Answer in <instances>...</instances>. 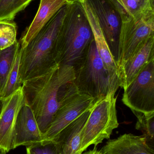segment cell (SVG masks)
Returning a JSON list of instances; mask_svg holds the SVG:
<instances>
[{"label": "cell", "mask_w": 154, "mask_h": 154, "mask_svg": "<svg viewBox=\"0 0 154 154\" xmlns=\"http://www.w3.org/2000/svg\"><path fill=\"white\" fill-rule=\"evenodd\" d=\"M75 79L73 66L58 65L45 74L22 84L24 100L33 111L42 135L58 110L61 89Z\"/></svg>", "instance_id": "obj_1"}, {"label": "cell", "mask_w": 154, "mask_h": 154, "mask_svg": "<svg viewBox=\"0 0 154 154\" xmlns=\"http://www.w3.org/2000/svg\"><path fill=\"white\" fill-rule=\"evenodd\" d=\"M93 32L81 3L67 5L56 48V62L74 68L80 63L94 40Z\"/></svg>", "instance_id": "obj_2"}, {"label": "cell", "mask_w": 154, "mask_h": 154, "mask_svg": "<svg viewBox=\"0 0 154 154\" xmlns=\"http://www.w3.org/2000/svg\"><path fill=\"white\" fill-rule=\"evenodd\" d=\"M67 5L52 17L25 48H21L19 79L21 84L29 79L45 74L58 65L56 43Z\"/></svg>", "instance_id": "obj_3"}, {"label": "cell", "mask_w": 154, "mask_h": 154, "mask_svg": "<svg viewBox=\"0 0 154 154\" xmlns=\"http://www.w3.org/2000/svg\"><path fill=\"white\" fill-rule=\"evenodd\" d=\"M74 82L79 91L99 100L116 93L119 84L113 80L105 68L93 41L80 63L75 67Z\"/></svg>", "instance_id": "obj_4"}, {"label": "cell", "mask_w": 154, "mask_h": 154, "mask_svg": "<svg viewBox=\"0 0 154 154\" xmlns=\"http://www.w3.org/2000/svg\"><path fill=\"white\" fill-rule=\"evenodd\" d=\"M115 92L98 100L91 108L83 128L80 148V154L91 146L97 147L105 139H109L113 131L119 125Z\"/></svg>", "instance_id": "obj_5"}, {"label": "cell", "mask_w": 154, "mask_h": 154, "mask_svg": "<svg viewBox=\"0 0 154 154\" xmlns=\"http://www.w3.org/2000/svg\"><path fill=\"white\" fill-rule=\"evenodd\" d=\"M97 100L80 92L74 81L63 86L59 92L58 108L43 134V141H53L66 127L91 109Z\"/></svg>", "instance_id": "obj_6"}, {"label": "cell", "mask_w": 154, "mask_h": 154, "mask_svg": "<svg viewBox=\"0 0 154 154\" xmlns=\"http://www.w3.org/2000/svg\"><path fill=\"white\" fill-rule=\"evenodd\" d=\"M154 37V11L137 18L122 21L117 61L118 70L149 39Z\"/></svg>", "instance_id": "obj_7"}, {"label": "cell", "mask_w": 154, "mask_h": 154, "mask_svg": "<svg viewBox=\"0 0 154 154\" xmlns=\"http://www.w3.org/2000/svg\"><path fill=\"white\" fill-rule=\"evenodd\" d=\"M122 101L134 113L154 112V60L124 90Z\"/></svg>", "instance_id": "obj_8"}, {"label": "cell", "mask_w": 154, "mask_h": 154, "mask_svg": "<svg viewBox=\"0 0 154 154\" xmlns=\"http://www.w3.org/2000/svg\"><path fill=\"white\" fill-rule=\"evenodd\" d=\"M97 19L103 35L115 61L118 57V39L122 20L109 0H86Z\"/></svg>", "instance_id": "obj_9"}, {"label": "cell", "mask_w": 154, "mask_h": 154, "mask_svg": "<svg viewBox=\"0 0 154 154\" xmlns=\"http://www.w3.org/2000/svg\"><path fill=\"white\" fill-rule=\"evenodd\" d=\"M24 102L22 86L11 95L3 99L0 114V154H6L13 149L15 124Z\"/></svg>", "instance_id": "obj_10"}, {"label": "cell", "mask_w": 154, "mask_h": 154, "mask_svg": "<svg viewBox=\"0 0 154 154\" xmlns=\"http://www.w3.org/2000/svg\"><path fill=\"white\" fill-rule=\"evenodd\" d=\"M43 141L33 111L24 100L15 124L13 141V149L18 146H28Z\"/></svg>", "instance_id": "obj_11"}, {"label": "cell", "mask_w": 154, "mask_h": 154, "mask_svg": "<svg viewBox=\"0 0 154 154\" xmlns=\"http://www.w3.org/2000/svg\"><path fill=\"white\" fill-rule=\"evenodd\" d=\"M75 2L73 0H40L39 9L32 22L25 29L19 42L24 49L63 6Z\"/></svg>", "instance_id": "obj_12"}, {"label": "cell", "mask_w": 154, "mask_h": 154, "mask_svg": "<svg viewBox=\"0 0 154 154\" xmlns=\"http://www.w3.org/2000/svg\"><path fill=\"white\" fill-rule=\"evenodd\" d=\"M154 60V37L149 39L118 70L119 87L124 90L144 68Z\"/></svg>", "instance_id": "obj_13"}, {"label": "cell", "mask_w": 154, "mask_h": 154, "mask_svg": "<svg viewBox=\"0 0 154 154\" xmlns=\"http://www.w3.org/2000/svg\"><path fill=\"white\" fill-rule=\"evenodd\" d=\"M81 4L90 23L95 44L99 57L112 79L119 85V74L116 61L111 53L96 15L86 0Z\"/></svg>", "instance_id": "obj_14"}, {"label": "cell", "mask_w": 154, "mask_h": 154, "mask_svg": "<svg viewBox=\"0 0 154 154\" xmlns=\"http://www.w3.org/2000/svg\"><path fill=\"white\" fill-rule=\"evenodd\" d=\"M91 108L66 127L53 140L57 145L58 154H80L82 130Z\"/></svg>", "instance_id": "obj_15"}, {"label": "cell", "mask_w": 154, "mask_h": 154, "mask_svg": "<svg viewBox=\"0 0 154 154\" xmlns=\"http://www.w3.org/2000/svg\"><path fill=\"white\" fill-rule=\"evenodd\" d=\"M102 154H154L143 135L125 134L108 141L100 149Z\"/></svg>", "instance_id": "obj_16"}, {"label": "cell", "mask_w": 154, "mask_h": 154, "mask_svg": "<svg viewBox=\"0 0 154 154\" xmlns=\"http://www.w3.org/2000/svg\"><path fill=\"white\" fill-rule=\"evenodd\" d=\"M119 13L122 21L137 18L154 11V0H109Z\"/></svg>", "instance_id": "obj_17"}, {"label": "cell", "mask_w": 154, "mask_h": 154, "mask_svg": "<svg viewBox=\"0 0 154 154\" xmlns=\"http://www.w3.org/2000/svg\"><path fill=\"white\" fill-rule=\"evenodd\" d=\"M20 47V42L18 41L9 48L0 50V94L4 87L13 65L16 53Z\"/></svg>", "instance_id": "obj_18"}, {"label": "cell", "mask_w": 154, "mask_h": 154, "mask_svg": "<svg viewBox=\"0 0 154 154\" xmlns=\"http://www.w3.org/2000/svg\"><path fill=\"white\" fill-rule=\"evenodd\" d=\"M21 49L20 47L16 53L13 65L8 75L3 89L0 94V97L4 99L7 97L21 86L19 79Z\"/></svg>", "instance_id": "obj_19"}, {"label": "cell", "mask_w": 154, "mask_h": 154, "mask_svg": "<svg viewBox=\"0 0 154 154\" xmlns=\"http://www.w3.org/2000/svg\"><path fill=\"white\" fill-rule=\"evenodd\" d=\"M33 0H0V20H14Z\"/></svg>", "instance_id": "obj_20"}, {"label": "cell", "mask_w": 154, "mask_h": 154, "mask_svg": "<svg viewBox=\"0 0 154 154\" xmlns=\"http://www.w3.org/2000/svg\"><path fill=\"white\" fill-rule=\"evenodd\" d=\"M134 114L137 118L136 128L143 133L147 144L154 149V112Z\"/></svg>", "instance_id": "obj_21"}, {"label": "cell", "mask_w": 154, "mask_h": 154, "mask_svg": "<svg viewBox=\"0 0 154 154\" xmlns=\"http://www.w3.org/2000/svg\"><path fill=\"white\" fill-rule=\"evenodd\" d=\"M17 26L14 20H0V50H4L17 42Z\"/></svg>", "instance_id": "obj_22"}, {"label": "cell", "mask_w": 154, "mask_h": 154, "mask_svg": "<svg viewBox=\"0 0 154 154\" xmlns=\"http://www.w3.org/2000/svg\"><path fill=\"white\" fill-rule=\"evenodd\" d=\"M26 154H58L54 141H42L26 146Z\"/></svg>", "instance_id": "obj_23"}, {"label": "cell", "mask_w": 154, "mask_h": 154, "mask_svg": "<svg viewBox=\"0 0 154 154\" xmlns=\"http://www.w3.org/2000/svg\"><path fill=\"white\" fill-rule=\"evenodd\" d=\"M81 154H102L100 150H98L97 147H94L93 149L86 152H83Z\"/></svg>", "instance_id": "obj_24"}, {"label": "cell", "mask_w": 154, "mask_h": 154, "mask_svg": "<svg viewBox=\"0 0 154 154\" xmlns=\"http://www.w3.org/2000/svg\"><path fill=\"white\" fill-rule=\"evenodd\" d=\"M3 99L0 97V114L2 111V107Z\"/></svg>", "instance_id": "obj_25"}, {"label": "cell", "mask_w": 154, "mask_h": 154, "mask_svg": "<svg viewBox=\"0 0 154 154\" xmlns=\"http://www.w3.org/2000/svg\"><path fill=\"white\" fill-rule=\"evenodd\" d=\"M74 2H78L81 3L84 2L85 0H73Z\"/></svg>", "instance_id": "obj_26"}]
</instances>
